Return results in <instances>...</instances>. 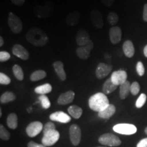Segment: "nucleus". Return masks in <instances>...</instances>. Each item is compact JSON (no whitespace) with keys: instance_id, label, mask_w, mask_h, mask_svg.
I'll return each mask as SVG.
<instances>
[{"instance_id":"obj_43","label":"nucleus","mask_w":147,"mask_h":147,"mask_svg":"<svg viewBox=\"0 0 147 147\" xmlns=\"http://www.w3.org/2000/svg\"><path fill=\"white\" fill-rule=\"evenodd\" d=\"M143 20L145 22H147V3L144 5V10H143Z\"/></svg>"},{"instance_id":"obj_7","label":"nucleus","mask_w":147,"mask_h":147,"mask_svg":"<svg viewBox=\"0 0 147 147\" xmlns=\"http://www.w3.org/2000/svg\"><path fill=\"white\" fill-rule=\"evenodd\" d=\"M59 139V133L57 130L49 131L43 136L42 143L46 146H50L55 144Z\"/></svg>"},{"instance_id":"obj_16","label":"nucleus","mask_w":147,"mask_h":147,"mask_svg":"<svg viewBox=\"0 0 147 147\" xmlns=\"http://www.w3.org/2000/svg\"><path fill=\"white\" fill-rule=\"evenodd\" d=\"M12 53L17 57L26 61L29 57V53L25 47L21 45H15L12 48Z\"/></svg>"},{"instance_id":"obj_47","label":"nucleus","mask_w":147,"mask_h":147,"mask_svg":"<svg viewBox=\"0 0 147 147\" xmlns=\"http://www.w3.org/2000/svg\"><path fill=\"white\" fill-rule=\"evenodd\" d=\"M2 115V113H1V109H0V117H1Z\"/></svg>"},{"instance_id":"obj_15","label":"nucleus","mask_w":147,"mask_h":147,"mask_svg":"<svg viewBox=\"0 0 147 147\" xmlns=\"http://www.w3.org/2000/svg\"><path fill=\"white\" fill-rule=\"evenodd\" d=\"M50 119L53 121H57L62 123H67L71 121V117L63 111H57L51 114L50 115Z\"/></svg>"},{"instance_id":"obj_49","label":"nucleus","mask_w":147,"mask_h":147,"mask_svg":"<svg viewBox=\"0 0 147 147\" xmlns=\"http://www.w3.org/2000/svg\"><path fill=\"white\" fill-rule=\"evenodd\" d=\"M97 147H106V146H97Z\"/></svg>"},{"instance_id":"obj_21","label":"nucleus","mask_w":147,"mask_h":147,"mask_svg":"<svg viewBox=\"0 0 147 147\" xmlns=\"http://www.w3.org/2000/svg\"><path fill=\"white\" fill-rule=\"evenodd\" d=\"M123 51L127 57L131 58L135 53L134 46L131 40H127L123 45Z\"/></svg>"},{"instance_id":"obj_42","label":"nucleus","mask_w":147,"mask_h":147,"mask_svg":"<svg viewBox=\"0 0 147 147\" xmlns=\"http://www.w3.org/2000/svg\"><path fill=\"white\" fill-rule=\"evenodd\" d=\"M28 147H47L45 145H44L43 144H37V143L33 142V141H31L28 143Z\"/></svg>"},{"instance_id":"obj_20","label":"nucleus","mask_w":147,"mask_h":147,"mask_svg":"<svg viewBox=\"0 0 147 147\" xmlns=\"http://www.w3.org/2000/svg\"><path fill=\"white\" fill-rule=\"evenodd\" d=\"M116 112V107L113 104H110L108 107H106L105 109H104L102 111L98 113L99 117L104 119H110L112 116L114 115V114Z\"/></svg>"},{"instance_id":"obj_2","label":"nucleus","mask_w":147,"mask_h":147,"mask_svg":"<svg viewBox=\"0 0 147 147\" xmlns=\"http://www.w3.org/2000/svg\"><path fill=\"white\" fill-rule=\"evenodd\" d=\"M110 105L106 95L104 93H97L90 97L89 100V106L91 110L100 113Z\"/></svg>"},{"instance_id":"obj_13","label":"nucleus","mask_w":147,"mask_h":147,"mask_svg":"<svg viewBox=\"0 0 147 147\" xmlns=\"http://www.w3.org/2000/svg\"><path fill=\"white\" fill-rule=\"evenodd\" d=\"M90 37L88 32L85 29H81L77 32L76 36V41L79 47H84L87 45L90 41Z\"/></svg>"},{"instance_id":"obj_12","label":"nucleus","mask_w":147,"mask_h":147,"mask_svg":"<svg viewBox=\"0 0 147 147\" xmlns=\"http://www.w3.org/2000/svg\"><path fill=\"white\" fill-rule=\"evenodd\" d=\"M90 18L93 25L96 28L101 29L104 26V20H103L102 14L97 9H93L90 14Z\"/></svg>"},{"instance_id":"obj_22","label":"nucleus","mask_w":147,"mask_h":147,"mask_svg":"<svg viewBox=\"0 0 147 147\" xmlns=\"http://www.w3.org/2000/svg\"><path fill=\"white\" fill-rule=\"evenodd\" d=\"M118 86L116 85L112 82L111 79L108 78V80H106V82H104V84H103V93L105 95L110 94V93H113V91H115Z\"/></svg>"},{"instance_id":"obj_33","label":"nucleus","mask_w":147,"mask_h":147,"mask_svg":"<svg viewBox=\"0 0 147 147\" xmlns=\"http://www.w3.org/2000/svg\"><path fill=\"white\" fill-rule=\"evenodd\" d=\"M146 95L144 93H142L140 97L138 98V100L136 102V106L138 108H142L143 106L144 105V104L146 103Z\"/></svg>"},{"instance_id":"obj_25","label":"nucleus","mask_w":147,"mask_h":147,"mask_svg":"<svg viewBox=\"0 0 147 147\" xmlns=\"http://www.w3.org/2000/svg\"><path fill=\"white\" fill-rule=\"evenodd\" d=\"M67 111H68L69 114L71 116V117L76 119L80 118L82 114V108L79 107V106L75 105L69 106L68 109H67Z\"/></svg>"},{"instance_id":"obj_18","label":"nucleus","mask_w":147,"mask_h":147,"mask_svg":"<svg viewBox=\"0 0 147 147\" xmlns=\"http://www.w3.org/2000/svg\"><path fill=\"white\" fill-rule=\"evenodd\" d=\"M53 67H54L55 72H56L59 78L61 81L65 80L66 73L65 70H64L63 62L61 61H57L54 62V63H53Z\"/></svg>"},{"instance_id":"obj_24","label":"nucleus","mask_w":147,"mask_h":147,"mask_svg":"<svg viewBox=\"0 0 147 147\" xmlns=\"http://www.w3.org/2000/svg\"><path fill=\"white\" fill-rule=\"evenodd\" d=\"M130 87H131V84L128 80H127L125 82L120 85L119 95H120L121 100H125L128 96L129 93L130 92Z\"/></svg>"},{"instance_id":"obj_3","label":"nucleus","mask_w":147,"mask_h":147,"mask_svg":"<svg viewBox=\"0 0 147 147\" xmlns=\"http://www.w3.org/2000/svg\"><path fill=\"white\" fill-rule=\"evenodd\" d=\"M54 6L51 1H47L44 5H36L34 8V12L36 16L39 17H48L53 13Z\"/></svg>"},{"instance_id":"obj_19","label":"nucleus","mask_w":147,"mask_h":147,"mask_svg":"<svg viewBox=\"0 0 147 147\" xmlns=\"http://www.w3.org/2000/svg\"><path fill=\"white\" fill-rule=\"evenodd\" d=\"M80 16V12L78 10L72 11L67 15L66 23L69 26H75L78 23Z\"/></svg>"},{"instance_id":"obj_34","label":"nucleus","mask_w":147,"mask_h":147,"mask_svg":"<svg viewBox=\"0 0 147 147\" xmlns=\"http://www.w3.org/2000/svg\"><path fill=\"white\" fill-rule=\"evenodd\" d=\"M0 138L4 140H8L10 139V133L5 129L4 126L2 125H0Z\"/></svg>"},{"instance_id":"obj_46","label":"nucleus","mask_w":147,"mask_h":147,"mask_svg":"<svg viewBox=\"0 0 147 147\" xmlns=\"http://www.w3.org/2000/svg\"><path fill=\"white\" fill-rule=\"evenodd\" d=\"M3 45V39L2 37H0V47H2Z\"/></svg>"},{"instance_id":"obj_29","label":"nucleus","mask_w":147,"mask_h":147,"mask_svg":"<svg viewBox=\"0 0 147 147\" xmlns=\"http://www.w3.org/2000/svg\"><path fill=\"white\" fill-rule=\"evenodd\" d=\"M15 99V95H14L12 92L7 91L5 92L4 93H3V94L1 95V97H0V102H1V104H5V103L12 102V101H14Z\"/></svg>"},{"instance_id":"obj_45","label":"nucleus","mask_w":147,"mask_h":147,"mask_svg":"<svg viewBox=\"0 0 147 147\" xmlns=\"http://www.w3.org/2000/svg\"><path fill=\"white\" fill-rule=\"evenodd\" d=\"M144 56L147 58V45H146L144 48Z\"/></svg>"},{"instance_id":"obj_44","label":"nucleus","mask_w":147,"mask_h":147,"mask_svg":"<svg viewBox=\"0 0 147 147\" xmlns=\"http://www.w3.org/2000/svg\"><path fill=\"white\" fill-rule=\"evenodd\" d=\"M101 1H102V2L104 3V5H106V6L110 7L113 4L115 0H101Z\"/></svg>"},{"instance_id":"obj_1","label":"nucleus","mask_w":147,"mask_h":147,"mask_svg":"<svg viewBox=\"0 0 147 147\" xmlns=\"http://www.w3.org/2000/svg\"><path fill=\"white\" fill-rule=\"evenodd\" d=\"M27 41L35 47H41L47 45L49 38L47 34L41 29L34 27L28 31L25 36Z\"/></svg>"},{"instance_id":"obj_27","label":"nucleus","mask_w":147,"mask_h":147,"mask_svg":"<svg viewBox=\"0 0 147 147\" xmlns=\"http://www.w3.org/2000/svg\"><path fill=\"white\" fill-rule=\"evenodd\" d=\"M52 89V86L49 83H47L37 87L35 89V92L40 95H45L51 92Z\"/></svg>"},{"instance_id":"obj_48","label":"nucleus","mask_w":147,"mask_h":147,"mask_svg":"<svg viewBox=\"0 0 147 147\" xmlns=\"http://www.w3.org/2000/svg\"><path fill=\"white\" fill-rule=\"evenodd\" d=\"M145 133H146V134L147 135V127H146V129H145Z\"/></svg>"},{"instance_id":"obj_26","label":"nucleus","mask_w":147,"mask_h":147,"mask_svg":"<svg viewBox=\"0 0 147 147\" xmlns=\"http://www.w3.org/2000/svg\"><path fill=\"white\" fill-rule=\"evenodd\" d=\"M7 125L10 129H15L18 126V117L15 113H10L7 118Z\"/></svg>"},{"instance_id":"obj_10","label":"nucleus","mask_w":147,"mask_h":147,"mask_svg":"<svg viewBox=\"0 0 147 147\" xmlns=\"http://www.w3.org/2000/svg\"><path fill=\"white\" fill-rule=\"evenodd\" d=\"M112 69H113V65L111 64L100 63L97 66L95 75L98 79H102L107 76L112 71Z\"/></svg>"},{"instance_id":"obj_11","label":"nucleus","mask_w":147,"mask_h":147,"mask_svg":"<svg viewBox=\"0 0 147 147\" xmlns=\"http://www.w3.org/2000/svg\"><path fill=\"white\" fill-rule=\"evenodd\" d=\"M127 72L122 69L114 71L112 73L111 77H110L112 82L117 86L121 85L124 82H125L127 81Z\"/></svg>"},{"instance_id":"obj_38","label":"nucleus","mask_w":147,"mask_h":147,"mask_svg":"<svg viewBox=\"0 0 147 147\" xmlns=\"http://www.w3.org/2000/svg\"><path fill=\"white\" fill-rule=\"evenodd\" d=\"M136 71H137L138 74L140 76H142L144 74V71H145L144 66L141 61H138L137 63Z\"/></svg>"},{"instance_id":"obj_23","label":"nucleus","mask_w":147,"mask_h":147,"mask_svg":"<svg viewBox=\"0 0 147 147\" xmlns=\"http://www.w3.org/2000/svg\"><path fill=\"white\" fill-rule=\"evenodd\" d=\"M91 49L88 48L87 46L80 47L76 49V53L78 57L81 59H87L90 56Z\"/></svg>"},{"instance_id":"obj_36","label":"nucleus","mask_w":147,"mask_h":147,"mask_svg":"<svg viewBox=\"0 0 147 147\" xmlns=\"http://www.w3.org/2000/svg\"><path fill=\"white\" fill-rule=\"evenodd\" d=\"M140 89V84L138 82H134L131 84L130 92H131V94L133 95H136L138 94Z\"/></svg>"},{"instance_id":"obj_9","label":"nucleus","mask_w":147,"mask_h":147,"mask_svg":"<svg viewBox=\"0 0 147 147\" xmlns=\"http://www.w3.org/2000/svg\"><path fill=\"white\" fill-rule=\"evenodd\" d=\"M43 125L41 122L34 121L29 123L27 127L26 133L29 137H35L43 130Z\"/></svg>"},{"instance_id":"obj_14","label":"nucleus","mask_w":147,"mask_h":147,"mask_svg":"<svg viewBox=\"0 0 147 147\" xmlns=\"http://www.w3.org/2000/svg\"><path fill=\"white\" fill-rule=\"evenodd\" d=\"M110 40L113 45H117L119 43L122 38V32L118 26H114L110 29L109 31Z\"/></svg>"},{"instance_id":"obj_41","label":"nucleus","mask_w":147,"mask_h":147,"mask_svg":"<svg viewBox=\"0 0 147 147\" xmlns=\"http://www.w3.org/2000/svg\"><path fill=\"white\" fill-rule=\"evenodd\" d=\"M11 1L14 5H18V6H21L25 3V0H11Z\"/></svg>"},{"instance_id":"obj_35","label":"nucleus","mask_w":147,"mask_h":147,"mask_svg":"<svg viewBox=\"0 0 147 147\" xmlns=\"http://www.w3.org/2000/svg\"><path fill=\"white\" fill-rule=\"evenodd\" d=\"M53 130H56L55 129V124L53 123L52 122H48L44 126L42 132H43V134L45 135V134L48 133V132L53 131Z\"/></svg>"},{"instance_id":"obj_6","label":"nucleus","mask_w":147,"mask_h":147,"mask_svg":"<svg viewBox=\"0 0 147 147\" xmlns=\"http://www.w3.org/2000/svg\"><path fill=\"white\" fill-rule=\"evenodd\" d=\"M113 130L117 133L123 135H131L137 131L136 127L132 124L120 123L115 125L113 127Z\"/></svg>"},{"instance_id":"obj_17","label":"nucleus","mask_w":147,"mask_h":147,"mask_svg":"<svg viewBox=\"0 0 147 147\" xmlns=\"http://www.w3.org/2000/svg\"><path fill=\"white\" fill-rule=\"evenodd\" d=\"M75 93L72 91H68L65 93H62L59 97L57 102L60 105H66L70 104L74 101Z\"/></svg>"},{"instance_id":"obj_39","label":"nucleus","mask_w":147,"mask_h":147,"mask_svg":"<svg viewBox=\"0 0 147 147\" xmlns=\"http://www.w3.org/2000/svg\"><path fill=\"white\" fill-rule=\"evenodd\" d=\"M10 53L6 52V51H1L0 52V61L4 62L7 61L10 59Z\"/></svg>"},{"instance_id":"obj_30","label":"nucleus","mask_w":147,"mask_h":147,"mask_svg":"<svg viewBox=\"0 0 147 147\" xmlns=\"http://www.w3.org/2000/svg\"><path fill=\"white\" fill-rule=\"evenodd\" d=\"M12 71H13L14 76L16 77L17 80H21V81L23 80L24 73L21 66L18 65H14L12 67Z\"/></svg>"},{"instance_id":"obj_40","label":"nucleus","mask_w":147,"mask_h":147,"mask_svg":"<svg viewBox=\"0 0 147 147\" xmlns=\"http://www.w3.org/2000/svg\"><path fill=\"white\" fill-rule=\"evenodd\" d=\"M137 147H147V138L141 140L137 144Z\"/></svg>"},{"instance_id":"obj_37","label":"nucleus","mask_w":147,"mask_h":147,"mask_svg":"<svg viewBox=\"0 0 147 147\" xmlns=\"http://www.w3.org/2000/svg\"><path fill=\"white\" fill-rule=\"evenodd\" d=\"M11 79L7 75L2 72L0 73V84L3 85H8L10 83Z\"/></svg>"},{"instance_id":"obj_31","label":"nucleus","mask_w":147,"mask_h":147,"mask_svg":"<svg viewBox=\"0 0 147 147\" xmlns=\"http://www.w3.org/2000/svg\"><path fill=\"white\" fill-rule=\"evenodd\" d=\"M39 100L41 102L42 106L45 109H48L51 107V102L49 97L45 95H40L39 97Z\"/></svg>"},{"instance_id":"obj_4","label":"nucleus","mask_w":147,"mask_h":147,"mask_svg":"<svg viewBox=\"0 0 147 147\" xmlns=\"http://www.w3.org/2000/svg\"><path fill=\"white\" fill-rule=\"evenodd\" d=\"M8 23L10 30L14 34H19L23 29V23L21 20L16 14L10 12L8 15Z\"/></svg>"},{"instance_id":"obj_32","label":"nucleus","mask_w":147,"mask_h":147,"mask_svg":"<svg viewBox=\"0 0 147 147\" xmlns=\"http://www.w3.org/2000/svg\"><path fill=\"white\" fill-rule=\"evenodd\" d=\"M108 21L111 25H115L119 21V16L117 13L114 12H109L108 15Z\"/></svg>"},{"instance_id":"obj_28","label":"nucleus","mask_w":147,"mask_h":147,"mask_svg":"<svg viewBox=\"0 0 147 147\" xmlns=\"http://www.w3.org/2000/svg\"><path fill=\"white\" fill-rule=\"evenodd\" d=\"M46 76H47V72L45 71L42 70V69H38V70L34 71L31 74L30 80L32 82H36L45 78Z\"/></svg>"},{"instance_id":"obj_8","label":"nucleus","mask_w":147,"mask_h":147,"mask_svg":"<svg viewBox=\"0 0 147 147\" xmlns=\"http://www.w3.org/2000/svg\"><path fill=\"white\" fill-rule=\"evenodd\" d=\"M69 137L74 146H78L81 140V130L77 125H71L69 127Z\"/></svg>"},{"instance_id":"obj_5","label":"nucleus","mask_w":147,"mask_h":147,"mask_svg":"<svg viewBox=\"0 0 147 147\" xmlns=\"http://www.w3.org/2000/svg\"><path fill=\"white\" fill-rule=\"evenodd\" d=\"M99 142L108 146H117L121 144V140L113 134H103L99 138Z\"/></svg>"}]
</instances>
